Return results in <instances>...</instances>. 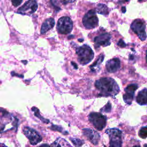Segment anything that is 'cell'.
Here are the masks:
<instances>
[{
	"label": "cell",
	"mask_w": 147,
	"mask_h": 147,
	"mask_svg": "<svg viewBox=\"0 0 147 147\" xmlns=\"http://www.w3.org/2000/svg\"><path fill=\"white\" fill-rule=\"evenodd\" d=\"M95 86L99 91V95L102 96L114 97L119 91L116 82L111 78H101L95 81Z\"/></svg>",
	"instance_id": "cell-1"
},
{
	"label": "cell",
	"mask_w": 147,
	"mask_h": 147,
	"mask_svg": "<svg viewBox=\"0 0 147 147\" xmlns=\"http://www.w3.org/2000/svg\"><path fill=\"white\" fill-rule=\"evenodd\" d=\"M76 53L78 55L79 62L82 65H86L93 59L94 53L90 46L84 44L78 47L76 49Z\"/></svg>",
	"instance_id": "cell-2"
},
{
	"label": "cell",
	"mask_w": 147,
	"mask_h": 147,
	"mask_svg": "<svg viewBox=\"0 0 147 147\" xmlns=\"http://www.w3.org/2000/svg\"><path fill=\"white\" fill-rule=\"evenodd\" d=\"M106 133L110 138L109 146L108 147H122V131L117 128L107 129Z\"/></svg>",
	"instance_id": "cell-3"
},
{
	"label": "cell",
	"mask_w": 147,
	"mask_h": 147,
	"mask_svg": "<svg viewBox=\"0 0 147 147\" xmlns=\"http://www.w3.org/2000/svg\"><path fill=\"white\" fill-rule=\"evenodd\" d=\"M88 119L93 126L98 130H102L106 125V117L101 113L92 112L88 115Z\"/></svg>",
	"instance_id": "cell-4"
},
{
	"label": "cell",
	"mask_w": 147,
	"mask_h": 147,
	"mask_svg": "<svg viewBox=\"0 0 147 147\" xmlns=\"http://www.w3.org/2000/svg\"><path fill=\"white\" fill-rule=\"evenodd\" d=\"M83 24L87 29H93L98 25V18L94 9L90 10L84 16L82 20Z\"/></svg>",
	"instance_id": "cell-5"
},
{
	"label": "cell",
	"mask_w": 147,
	"mask_h": 147,
	"mask_svg": "<svg viewBox=\"0 0 147 147\" xmlns=\"http://www.w3.org/2000/svg\"><path fill=\"white\" fill-rule=\"evenodd\" d=\"M57 30L61 34L69 33L73 28V22L69 17H62L59 19L57 23Z\"/></svg>",
	"instance_id": "cell-6"
},
{
	"label": "cell",
	"mask_w": 147,
	"mask_h": 147,
	"mask_svg": "<svg viewBox=\"0 0 147 147\" xmlns=\"http://www.w3.org/2000/svg\"><path fill=\"white\" fill-rule=\"evenodd\" d=\"M130 27L131 30L137 34L142 41H144L146 39L145 24L143 20L140 19L134 20L131 24Z\"/></svg>",
	"instance_id": "cell-7"
},
{
	"label": "cell",
	"mask_w": 147,
	"mask_h": 147,
	"mask_svg": "<svg viewBox=\"0 0 147 147\" xmlns=\"http://www.w3.org/2000/svg\"><path fill=\"white\" fill-rule=\"evenodd\" d=\"M25 136L28 138L30 144L34 145L39 143L42 140L41 136L39 133L33 129L25 126L22 129Z\"/></svg>",
	"instance_id": "cell-8"
},
{
	"label": "cell",
	"mask_w": 147,
	"mask_h": 147,
	"mask_svg": "<svg viewBox=\"0 0 147 147\" xmlns=\"http://www.w3.org/2000/svg\"><path fill=\"white\" fill-rule=\"evenodd\" d=\"M37 7L38 5L36 1H28L18 9L17 13L24 15H30L36 11Z\"/></svg>",
	"instance_id": "cell-9"
},
{
	"label": "cell",
	"mask_w": 147,
	"mask_h": 147,
	"mask_svg": "<svg viewBox=\"0 0 147 147\" xmlns=\"http://www.w3.org/2000/svg\"><path fill=\"white\" fill-rule=\"evenodd\" d=\"M111 35L108 33H103L94 38L95 48H98L100 46L106 47L110 44Z\"/></svg>",
	"instance_id": "cell-10"
},
{
	"label": "cell",
	"mask_w": 147,
	"mask_h": 147,
	"mask_svg": "<svg viewBox=\"0 0 147 147\" xmlns=\"http://www.w3.org/2000/svg\"><path fill=\"white\" fill-rule=\"evenodd\" d=\"M138 88V86L136 84H131L127 86L125 89V93L123 95V99L125 102L128 105H130L133 99L134 92Z\"/></svg>",
	"instance_id": "cell-11"
},
{
	"label": "cell",
	"mask_w": 147,
	"mask_h": 147,
	"mask_svg": "<svg viewBox=\"0 0 147 147\" xmlns=\"http://www.w3.org/2000/svg\"><path fill=\"white\" fill-rule=\"evenodd\" d=\"M83 134L94 145H97L100 138L99 134L96 131L88 129L85 128L82 130Z\"/></svg>",
	"instance_id": "cell-12"
},
{
	"label": "cell",
	"mask_w": 147,
	"mask_h": 147,
	"mask_svg": "<svg viewBox=\"0 0 147 147\" xmlns=\"http://www.w3.org/2000/svg\"><path fill=\"white\" fill-rule=\"evenodd\" d=\"M121 67V61L118 58H114L107 61L106 68L107 71L110 73L117 72Z\"/></svg>",
	"instance_id": "cell-13"
},
{
	"label": "cell",
	"mask_w": 147,
	"mask_h": 147,
	"mask_svg": "<svg viewBox=\"0 0 147 147\" xmlns=\"http://www.w3.org/2000/svg\"><path fill=\"white\" fill-rule=\"evenodd\" d=\"M55 20L52 18H49L45 20L41 25V28L40 30L41 33L44 34L45 33L51 29L55 26Z\"/></svg>",
	"instance_id": "cell-14"
},
{
	"label": "cell",
	"mask_w": 147,
	"mask_h": 147,
	"mask_svg": "<svg viewBox=\"0 0 147 147\" xmlns=\"http://www.w3.org/2000/svg\"><path fill=\"white\" fill-rule=\"evenodd\" d=\"M136 101L140 105L147 104V88H144L138 92L136 97Z\"/></svg>",
	"instance_id": "cell-15"
},
{
	"label": "cell",
	"mask_w": 147,
	"mask_h": 147,
	"mask_svg": "<svg viewBox=\"0 0 147 147\" xmlns=\"http://www.w3.org/2000/svg\"><path fill=\"white\" fill-rule=\"evenodd\" d=\"M53 147H72V146L64 138H57L52 144Z\"/></svg>",
	"instance_id": "cell-16"
},
{
	"label": "cell",
	"mask_w": 147,
	"mask_h": 147,
	"mask_svg": "<svg viewBox=\"0 0 147 147\" xmlns=\"http://www.w3.org/2000/svg\"><path fill=\"white\" fill-rule=\"evenodd\" d=\"M104 59V56L103 54H100L99 55L98 59L90 67V68H91V71L92 72H96V69H99V66L100 65V64L102 63L103 60Z\"/></svg>",
	"instance_id": "cell-17"
},
{
	"label": "cell",
	"mask_w": 147,
	"mask_h": 147,
	"mask_svg": "<svg viewBox=\"0 0 147 147\" xmlns=\"http://www.w3.org/2000/svg\"><path fill=\"white\" fill-rule=\"evenodd\" d=\"M96 11L98 13L100 14L105 15V16L107 15L109 12L107 6L106 5L102 4V3H99L97 5Z\"/></svg>",
	"instance_id": "cell-18"
},
{
	"label": "cell",
	"mask_w": 147,
	"mask_h": 147,
	"mask_svg": "<svg viewBox=\"0 0 147 147\" xmlns=\"http://www.w3.org/2000/svg\"><path fill=\"white\" fill-rule=\"evenodd\" d=\"M32 110L33 111H34V115L35 116H36L37 117H38V118H40L41 120H42L45 123H49V121L48 119H44V118H42L40 114V112H39V110L38 109L33 107L32 108Z\"/></svg>",
	"instance_id": "cell-19"
},
{
	"label": "cell",
	"mask_w": 147,
	"mask_h": 147,
	"mask_svg": "<svg viewBox=\"0 0 147 147\" xmlns=\"http://www.w3.org/2000/svg\"><path fill=\"white\" fill-rule=\"evenodd\" d=\"M70 140L71 142L73 143V144L76 146V147H80L83 144L84 141L79 139V138H70Z\"/></svg>",
	"instance_id": "cell-20"
},
{
	"label": "cell",
	"mask_w": 147,
	"mask_h": 147,
	"mask_svg": "<svg viewBox=\"0 0 147 147\" xmlns=\"http://www.w3.org/2000/svg\"><path fill=\"white\" fill-rule=\"evenodd\" d=\"M139 136L142 138H145L147 137V126L142 127L138 132Z\"/></svg>",
	"instance_id": "cell-21"
},
{
	"label": "cell",
	"mask_w": 147,
	"mask_h": 147,
	"mask_svg": "<svg viewBox=\"0 0 147 147\" xmlns=\"http://www.w3.org/2000/svg\"><path fill=\"white\" fill-rule=\"evenodd\" d=\"M111 103L108 102L107 103L100 109V111L101 112H105V113H109L111 111Z\"/></svg>",
	"instance_id": "cell-22"
},
{
	"label": "cell",
	"mask_w": 147,
	"mask_h": 147,
	"mask_svg": "<svg viewBox=\"0 0 147 147\" xmlns=\"http://www.w3.org/2000/svg\"><path fill=\"white\" fill-rule=\"evenodd\" d=\"M22 1H21H21H12L11 3L14 6L17 7L18 5H20L22 3Z\"/></svg>",
	"instance_id": "cell-23"
},
{
	"label": "cell",
	"mask_w": 147,
	"mask_h": 147,
	"mask_svg": "<svg viewBox=\"0 0 147 147\" xmlns=\"http://www.w3.org/2000/svg\"><path fill=\"white\" fill-rule=\"evenodd\" d=\"M118 45L121 47H126V44L124 42V41L122 40H119V41L118 42Z\"/></svg>",
	"instance_id": "cell-24"
},
{
	"label": "cell",
	"mask_w": 147,
	"mask_h": 147,
	"mask_svg": "<svg viewBox=\"0 0 147 147\" xmlns=\"http://www.w3.org/2000/svg\"><path fill=\"white\" fill-rule=\"evenodd\" d=\"M38 147H50V146H49V145L44 144H42V145H41L39 146Z\"/></svg>",
	"instance_id": "cell-25"
},
{
	"label": "cell",
	"mask_w": 147,
	"mask_h": 147,
	"mask_svg": "<svg viewBox=\"0 0 147 147\" xmlns=\"http://www.w3.org/2000/svg\"><path fill=\"white\" fill-rule=\"evenodd\" d=\"M71 64H72V65L75 67V69H77V68H78V66H77V65L75 63H74V62H71Z\"/></svg>",
	"instance_id": "cell-26"
},
{
	"label": "cell",
	"mask_w": 147,
	"mask_h": 147,
	"mask_svg": "<svg viewBox=\"0 0 147 147\" xmlns=\"http://www.w3.org/2000/svg\"><path fill=\"white\" fill-rule=\"evenodd\" d=\"M126 8H125V7H122V12L123 13H125V11H126V9H125Z\"/></svg>",
	"instance_id": "cell-27"
},
{
	"label": "cell",
	"mask_w": 147,
	"mask_h": 147,
	"mask_svg": "<svg viewBox=\"0 0 147 147\" xmlns=\"http://www.w3.org/2000/svg\"><path fill=\"white\" fill-rule=\"evenodd\" d=\"M1 147H7L6 145H5L4 144H1Z\"/></svg>",
	"instance_id": "cell-28"
},
{
	"label": "cell",
	"mask_w": 147,
	"mask_h": 147,
	"mask_svg": "<svg viewBox=\"0 0 147 147\" xmlns=\"http://www.w3.org/2000/svg\"><path fill=\"white\" fill-rule=\"evenodd\" d=\"M146 61L147 63V51H146Z\"/></svg>",
	"instance_id": "cell-29"
},
{
	"label": "cell",
	"mask_w": 147,
	"mask_h": 147,
	"mask_svg": "<svg viewBox=\"0 0 147 147\" xmlns=\"http://www.w3.org/2000/svg\"><path fill=\"white\" fill-rule=\"evenodd\" d=\"M133 147H140V146H139V145H136V146H134Z\"/></svg>",
	"instance_id": "cell-30"
},
{
	"label": "cell",
	"mask_w": 147,
	"mask_h": 147,
	"mask_svg": "<svg viewBox=\"0 0 147 147\" xmlns=\"http://www.w3.org/2000/svg\"><path fill=\"white\" fill-rule=\"evenodd\" d=\"M144 147H147V144H145V145H144Z\"/></svg>",
	"instance_id": "cell-31"
},
{
	"label": "cell",
	"mask_w": 147,
	"mask_h": 147,
	"mask_svg": "<svg viewBox=\"0 0 147 147\" xmlns=\"http://www.w3.org/2000/svg\"><path fill=\"white\" fill-rule=\"evenodd\" d=\"M79 41H83V39H79Z\"/></svg>",
	"instance_id": "cell-32"
}]
</instances>
